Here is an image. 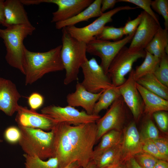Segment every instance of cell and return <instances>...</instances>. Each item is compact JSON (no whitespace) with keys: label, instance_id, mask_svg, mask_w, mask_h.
<instances>
[{"label":"cell","instance_id":"6da1fadb","mask_svg":"<svg viewBox=\"0 0 168 168\" xmlns=\"http://www.w3.org/2000/svg\"><path fill=\"white\" fill-rule=\"evenodd\" d=\"M62 45L44 52L24 49L25 84L31 85L48 73L62 71L64 67L60 56Z\"/></svg>","mask_w":168,"mask_h":168},{"label":"cell","instance_id":"7a4b0ae2","mask_svg":"<svg viewBox=\"0 0 168 168\" xmlns=\"http://www.w3.org/2000/svg\"><path fill=\"white\" fill-rule=\"evenodd\" d=\"M63 123L76 161L84 168L92 160L94 146L96 142V123L77 125Z\"/></svg>","mask_w":168,"mask_h":168},{"label":"cell","instance_id":"3957f363","mask_svg":"<svg viewBox=\"0 0 168 168\" xmlns=\"http://www.w3.org/2000/svg\"><path fill=\"white\" fill-rule=\"evenodd\" d=\"M35 28L32 24L11 26L0 28V37L3 40L6 50L5 59L11 67L24 75V39L31 35Z\"/></svg>","mask_w":168,"mask_h":168},{"label":"cell","instance_id":"277c9868","mask_svg":"<svg viewBox=\"0 0 168 168\" xmlns=\"http://www.w3.org/2000/svg\"><path fill=\"white\" fill-rule=\"evenodd\" d=\"M62 33L60 56L66 72L63 83L68 85L78 80L80 68L87 59L86 44L71 36L65 27L62 29Z\"/></svg>","mask_w":168,"mask_h":168},{"label":"cell","instance_id":"5b68a950","mask_svg":"<svg viewBox=\"0 0 168 168\" xmlns=\"http://www.w3.org/2000/svg\"><path fill=\"white\" fill-rule=\"evenodd\" d=\"M21 133L19 143L25 154L35 155L43 160L53 157L54 134L39 128L18 125Z\"/></svg>","mask_w":168,"mask_h":168},{"label":"cell","instance_id":"8992f818","mask_svg":"<svg viewBox=\"0 0 168 168\" xmlns=\"http://www.w3.org/2000/svg\"><path fill=\"white\" fill-rule=\"evenodd\" d=\"M145 49L133 51L124 46L114 58L109 66L107 75L113 86L118 87L126 80L125 77L132 70L133 63L138 59L144 58Z\"/></svg>","mask_w":168,"mask_h":168},{"label":"cell","instance_id":"52a82bcc","mask_svg":"<svg viewBox=\"0 0 168 168\" xmlns=\"http://www.w3.org/2000/svg\"><path fill=\"white\" fill-rule=\"evenodd\" d=\"M41 113L50 119L54 124L59 123L77 125L96 123L101 117L99 115L89 114L85 111H80L74 107L67 105L61 107L51 105L42 108Z\"/></svg>","mask_w":168,"mask_h":168},{"label":"cell","instance_id":"ba28073f","mask_svg":"<svg viewBox=\"0 0 168 168\" xmlns=\"http://www.w3.org/2000/svg\"><path fill=\"white\" fill-rule=\"evenodd\" d=\"M138 8L129 6H119L103 13L92 23L85 26L77 27L75 26H70L66 27V29L71 36L80 42L87 44L96 38L106 24L112 21V17L116 13L121 11Z\"/></svg>","mask_w":168,"mask_h":168},{"label":"cell","instance_id":"9c48e42d","mask_svg":"<svg viewBox=\"0 0 168 168\" xmlns=\"http://www.w3.org/2000/svg\"><path fill=\"white\" fill-rule=\"evenodd\" d=\"M134 34L127 35L123 39L113 41L95 38L86 44V52L100 58V65L107 75L111 61L120 50L131 41Z\"/></svg>","mask_w":168,"mask_h":168},{"label":"cell","instance_id":"30bf717a","mask_svg":"<svg viewBox=\"0 0 168 168\" xmlns=\"http://www.w3.org/2000/svg\"><path fill=\"white\" fill-rule=\"evenodd\" d=\"M127 106L121 96L110 106L104 115L96 121V142L110 131L123 130L126 119Z\"/></svg>","mask_w":168,"mask_h":168},{"label":"cell","instance_id":"8fae6325","mask_svg":"<svg viewBox=\"0 0 168 168\" xmlns=\"http://www.w3.org/2000/svg\"><path fill=\"white\" fill-rule=\"evenodd\" d=\"M81 68L83 75L81 83L88 91L98 93L113 86L109 77L95 58L87 59Z\"/></svg>","mask_w":168,"mask_h":168},{"label":"cell","instance_id":"7c38bea8","mask_svg":"<svg viewBox=\"0 0 168 168\" xmlns=\"http://www.w3.org/2000/svg\"><path fill=\"white\" fill-rule=\"evenodd\" d=\"M94 1L93 0H29V5L41 3H52L58 6L52 13L51 22L55 23L70 19L82 11Z\"/></svg>","mask_w":168,"mask_h":168},{"label":"cell","instance_id":"4fadbf2b","mask_svg":"<svg viewBox=\"0 0 168 168\" xmlns=\"http://www.w3.org/2000/svg\"><path fill=\"white\" fill-rule=\"evenodd\" d=\"M51 130L54 134L53 157L57 158L59 168H63L76 161L73 152L69 144L63 123L54 124Z\"/></svg>","mask_w":168,"mask_h":168},{"label":"cell","instance_id":"5bb4252c","mask_svg":"<svg viewBox=\"0 0 168 168\" xmlns=\"http://www.w3.org/2000/svg\"><path fill=\"white\" fill-rule=\"evenodd\" d=\"M133 69L129 72L128 79L118 86L121 95L131 111L135 121L140 117L143 110L144 103L137 87V82L133 76Z\"/></svg>","mask_w":168,"mask_h":168},{"label":"cell","instance_id":"9a60e30c","mask_svg":"<svg viewBox=\"0 0 168 168\" xmlns=\"http://www.w3.org/2000/svg\"><path fill=\"white\" fill-rule=\"evenodd\" d=\"M133 37L128 48L133 51L144 49L157 32L160 25L145 12Z\"/></svg>","mask_w":168,"mask_h":168},{"label":"cell","instance_id":"2e32d148","mask_svg":"<svg viewBox=\"0 0 168 168\" xmlns=\"http://www.w3.org/2000/svg\"><path fill=\"white\" fill-rule=\"evenodd\" d=\"M21 97L14 83L0 77V111L12 116L17 111L19 106L18 102Z\"/></svg>","mask_w":168,"mask_h":168},{"label":"cell","instance_id":"e0dca14e","mask_svg":"<svg viewBox=\"0 0 168 168\" xmlns=\"http://www.w3.org/2000/svg\"><path fill=\"white\" fill-rule=\"evenodd\" d=\"M15 120L18 125L22 127L51 130L54 125L52 121L41 113L19 105Z\"/></svg>","mask_w":168,"mask_h":168},{"label":"cell","instance_id":"ac0fdd59","mask_svg":"<svg viewBox=\"0 0 168 168\" xmlns=\"http://www.w3.org/2000/svg\"><path fill=\"white\" fill-rule=\"evenodd\" d=\"M104 90L98 93H93L87 91L78 82L75 91L67 96L68 105L74 107H81L88 114H93L95 105Z\"/></svg>","mask_w":168,"mask_h":168},{"label":"cell","instance_id":"d6986e66","mask_svg":"<svg viewBox=\"0 0 168 168\" xmlns=\"http://www.w3.org/2000/svg\"><path fill=\"white\" fill-rule=\"evenodd\" d=\"M121 143V153L123 162L127 158L142 152L140 133L135 122H131L123 129Z\"/></svg>","mask_w":168,"mask_h":168},{"label":"cell","instance_id":"ffe728a7","mask_svg":"<svg viewBox=\"0 0 168 168\" xmlns=\"http://www.w3.org/2000/svg\"><path fill=\"white\" fill-rule=\"evenodd\" d=\"M23 3L20 0H6L4 2V26L31 24Z\"/></svg>","mask_w":168,"mask_h":168},{"label":"cell","instance_id":"44dd1931","mask_svg":"<svg viewBox=\"0 0 168 168\" xmlns=\"http://www.w3.org/2000/svg\"><path fill=\"white\" fill-rule=\"evenodd\" d=\"M137 88L141 96L144 105V112L151 117L154 113L168 110V100L149 91L137 83Z\"/></svg>","mask_w":168,"mask_h":168},{"label":"cell","instance_id":"7402d4cb","mask_svg":"<svg viewBox=\"0 0 168 168\" xmlns=\"http://www.w3.org/2000/svg\"><path fill=\"white\" fill-rule=\"evenodd\" d=\"M102 0H95L87 7L75 16L67 20L55 23L57 29L75 26L79 22L87 21L91 18L99 17L103 13L101 10Z\"/></svg>","mask_w":168,"mask_h":168},{"label":"cell","instance_id":"603a6c76","mask_svg":"<svg viewBox=\"0 0 168 168\" xmlns=\"http://www.w3.org/2000/svg\"><path fill=\"white\" fill-rule=\"evenodd\" d=\"M168 30L161 26L154 36L144 49L154 56L161 59L165 54H168Z\"/></svg>","mask_w":168,"mask_h":168},{"label":"cell","instance_id":"cb8c5ba5","mask_svg":"<svg viewBox=\"0 0 168 168\" xmlns=\"http://www.w3.org/2000/svg\"><path fill=\"white\" fill-rule=\"evenodd\" d=\"M121 143V142L93 160L96 168H107L123 163Z\"/></svg>","mask_w":168,"mask_h":168},{"label":"cell","instance_id":"d4e9b609","mask_svg":"<svg viewBox=\"0 0 168 168\" xmlns=\"http://www.w3.org/2000/svg\"><path fill=\"white\" fill-rule=\"evenodd\" d=\"M122 138V130H113L105 133L101 137L100 143L94 148L92 160L120 143Z\"/></svg>","mask_w":168,"mask_h":168},{"label":"cell","instance_id":"484cf974","mask_svg":"<svg viewBox=\"0 0 168 168\" xmlns=\"http://www.w3.org/2000/svg\"><path fill=\"white\" fill-rule=\"evenodd\" d=\"M136 81L149 91L168 100V87L161 82L153 73L147 74Z\"/></svg>","mask_w":168,"mask_h":168},{"label":"cell","instance_id":"4316f807","mask_svg":"<svg viewBox=\"0 0 168 168\" xmlns=\"http://www.w3.org/2000/svg\"><path fill=\"white\" fill-rule=\"evenodd\" d=\"M121 96L118 87L112 86L104 90L95 105L93 114L99 115L101 110L107 109Z\"/></svg>","mask_w":168,"mask_h":168},{"label":"cell","instance_id":"83f0119b","mask_svg":"<svg viewBox=\"0 0 168 168\" xmlns=\"http://www.w3.org/2000/svg\"><path fill=\"white\" fill-rule=\"evenodd\" d=\"M146 52L143 62L133 70V77L136 81L147 74L153 73L159 64L160 59L146 51Z\"/></svg>","mask_w":168,"mask_h":168},{"label":"cell","instance_id":"f1b7e54d","mask_svg":"<svg viewBox=\"0 0 168 168\" xmlns=\"http://www.w3.org/2000/svg\"><path fill=\"white\" fill-rule=\"evenodd\" d=\"M26 168H59L58 160L52 157L44 161L35 155L24 154Z\"/></svg>","mask_w":168,"mask_h":168},{"label":"cell","instance_id":"f546056e","mask_svg":"<svg viewBox=\"0 0 168 168\" xmlns=\"http://www.w3.org/2000/svg\"><path fill=\"white\" fill-rule=\"evenodd\" d=\"M124 35L123 27L116 28L105 26L95 38L102 40L116 41L121 39Z\"/></svg>","mask_w":168,"mask_h":168},{"label":"cell","instance_id":"4dcf8cb0","mask_svg":"<svg viewBox=\"0 0 168 168\" xmlns=\"http://www.w3.org/2000/svg\"><path fill=\"white\" fill-rule=\"evenodd\" d=\"M162 84L168 87V58L164 54L161 58L158 66L153 73Z\"/></svg>","mask_w":168,"mask_h":168},{"label":"cell","instance_id":"1f68e13d","mask_svg":"<svg viewBox=\"0 0 168 168\" xmlns=\"http://www.w3.org/2000/svg\"><path fill=\"white\" fill-rule=\"evenodd\" d=\"M140 135L141 140H152L159 137L158 129L152 120L150 118L145 120Z\"/></svg>","mask_w":168,"mask_h":168},{"label":"cell","instance_id":"d6a6232c","mask_svg":"<svg viewBox=\"0 0 168 168\" xmlns=\"http://www.w3.org/2000/svg\"><path fill=\"white\" fill-rule=\"evenodd\" d=\"M151 7L153 10L162 16L164 20L165 29L168 30V0H155L153 1H152Z\"/></svg>","mask_w":168,"mask_h":168},{"label":"cell","instance_id":"836d02e7","mask_svg":"<svg viewBox=\"0 0 168 168\" xmlns=\"http://www.w3.org/2000/svg\"><path fill=\"white\" fill-rule=\"evenodd\" d=\"M133 157L142 168H154L159 160L153 156L143 152L136 154Z\"/></svg>","mask_w":168,"mask_h":168},{"label":"cell","instance_id":"e575fe53","mask_svg":"<svg viewBox=\"0 0 168 168\" xmlns=\"http://www.w3.org/2000/svg\"><path fill=\"white\" fill-rule=\"evenodd\" d=\"M141 143L142 152L147 153L159 160H163L168 161V159L165 158L160 153L152 140H141Z\"/></svg>","mask_w":168,"mask_h":168},{"label":"cell","instance_id":"d590c367","mask_svg":"<svg viewBox=\"0 0 168 168\" xmlns=\"http://www.w3.org/2000/svg\"><path fill=\"white\" fill-rule=\"evenodd\" d=\"M118 2H125L133 4L139 8L140 7L146 12L159 24L158 18L151 7L152 1L151 0H118Z\"/></svg>","mask_w":168,"mask_h":168},{"label":"cell","instance_id":"8d00e7d4","mask_svg":"<svg viewBox=\"0 0 168 168\" xmlns=\"http://www.w3.org/2000/svg\"><path fill=\"white\" fill-rule=\"evenodd\" d=\"M160 130L164 133L168 130V114L166 111H161L156 112L152 115Z\"/></svg>","mask_w":168,"mask_h":168},{"label":"cell","instance_id":"74e56055","mask_svg":"<svg viewBox=\"0 0 168 168\" xmlns=\"http://www.w3.org/2000/svg\"><path fill=\"white\" fill-rule=\"evenodd\" d=\"M21 133L19 128L11 126L7 128L4 132V137L6 140L11 144L19 142L21 137Z\"/></svg>","mask_w":168,"mask_h":168},{"label":"cell","instance_id":"f35d334b","mask_svg":"<svg viewBox=\"0 0 168 168\" xmlns=\"http://www.w3.org/2000/svg\"><path fill=\"white\" fill-rule=\"evenodd\" d=\"M142 12L135 19L128 21L123 27L124 35L126 36L135 33L141 21Z\"/></svg>","mask_w":168,"mask_h":168},{"label":"cell","instance_id":"ab89813d","mask_svg":"<svg viewBox=\"0 0 168 168\" xmlns=\"http://www.w3.org/2000/svg\"><path fill=\"white\" fill-rule=\"evenodd\" d=\"M44 101V99L43 96L37 92L33 93L28 98V102L30 109L35 110L42 106Z\"/></svg>","mask_w":168,"mask_h":168},{"label":"cell","instance_id":"60d3db41","mask_svg":"<svg viewBox=\"0 0 168 168\" xmlns=\"http://www.w3.org/2000/svg\"><path fill=\"white\" fill-rule=\"evenodd\" d=\"M152 141L157 147L160 153L168 159V141L165 138L159 137Z\"/></svg>","mask_w":168,"mask_h":168},{"label":"cell","instance_id":"b9f144b4","mask_svg":"<svg viewBox=\"0 0 168 168\" xmlns=\"http://www.w3.org/2000/svg\"><path fill=\"white\" fill-rule=\"evenodd\" d=\"M122 164L125 168H142L136 161L133 156L127 158Z\"/></svg>","mask_w":168,"mask_h":168},{"label":"cell","instance_id":"7bdbcfd3","mask_svg":"<svg viewBox=\"0 0 168 168\" xmlns=\"http://www.w3.org/2000/svg\"><path fill=\"white\" fill-rule=\"evenodd\" d=\"M118 2L117 0H102L101 10L102 13L106 10L114 7L115 4Z\"/></svg>","mask_w":168,"mask_h":168},{"label":"cell","instance_id":"ee69618b","mask_svg":"<svg viewBox=\"0 0 168 168\" xmlns=\"http://www.w3.org/2000/svg\"><path fill=\"white\" fill-rule=\"evenodd\" d=\"M4 2V0H0V25L3 26L5 22Z\"/></svg>","mask_w":168,"mask_h":168},{"label":"cell","instance_id":"f6af8a7d","mask_svg":"<svg viewBox=\"0 0 168 168\" xmlns=\"http://www.w3.org/2000/svg\"><path fill=\"white\" fill-rule=\"evenodd\" d=\"M154 168H168V161L163 160H158Z\"/></svg>","mask_w":168,"mask_h":168},{"label":"cell","instance_id":"bcb514c9","mask_svg":"<svg viewBox=\"0 0 168 168\" xmlns=\"http://www.w3.org/2000/svg\"><path fill=\"white\" fill-rule=\"evenodd\" d=\"M63 168H83L76 161L73 162Z\"/></svg>","mask_w":168,"mask_h":168},{"label":"cell","instance_id":"7dc6e473","mask_svg":"<svg viewBox=\"0 0 168 168\" xmlns=\"http://www.w3.org/2000/svg\"><path fill=\"white\" fill-rule=\"evenodd\" d=\"M84 168H96V167L93 161L92 160Z\"/></svg>","mask_w":168,"mask_h":168},{"label":"cell","instance_id":"c3c4849f","mask_svg":"<svg viewBox=\"0 0 168 168\" xmlns=\"http://www.w3.org/2000/svg\"><path fill=\"white\" fill-rule=\"evenodd\" d=\"M107 168H125V167L123 164L122 163L117 164Z\"/></svg>","mask_w":168,"mask_h":168},{"label":"cell","instance_id":"681fc988","mask_svg":"<svg viewBox=\"0 0 168 168\" xmlns=\"http://www.w3.org/2000/svg\"><path fill=\"white\" fill-rule=\"evenodd\" d=\"M2 140L0 139V143L2 142Z\"/></svg>","mask_w":168,"mask_h":168}]
</instances>
